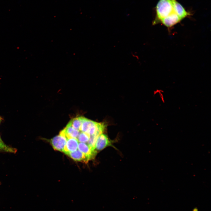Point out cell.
Instances as JSON below:
<instances>
[{"instance_id":"1","label":"cell","mask_w":211,"mask_h":211,"mask_svg":"<svg viewBox=\"0 0 211 211\" xmlns=\"http://www.w3.org/2000/svg\"><path fill=\"white\" fill-rule=\"evenodd\" d=\"M173 0H159L156 7V16L154 24L160 23L163 18L173 13Z\"/></svg>"},{"instance_id":"2","label":"cell","mask_w":211,"mask_h":211,"mask_svg":"<svg viewBox=\"0 0 211 211\" xmlns=\"http://www.w3.org/2000/svg\"><path fill=\"white\" fill-rule=\"evenodd\" d=\"M67 140L66 138L64 135L59 133V135L51 139L50 142L55 150L63 152Z\"/></svg>"},{"instance_id":"3","label":"cell","mask_w":211,"mask_h":211,"mask_svg":"<svg viewBox=\"0 0 211 211\" xmlns=\"http://www.w3.org/2000/svg\"><path fill=\"white\" fill-rule=\"evenodd\" d=\"M111 144L107 136L102 133L97 138L95 149L97 152L102 150L106 147L111 145Z\"/></svg>"},{"instance_id":"4","label":"cell","mask_w":211,"mask_h":211,"mask_svg":"<svg viewBox=\"0 0 211 211\" xmlns=\"http://www.w3.org/2000/svg\"><path fill=\"white\" fill-rule=\"evenodd\" d=\"M181 19L175 13H172L162 19L160 23L168 28H170L180 22Z\"/></svg>"},{"instance_id":"5","label":"cell","mask_w":211,"mask_h":211,"mask_svg":"<svg viewBox=\"0 0 211 211\" xmlns=\"http://www.w3.org/2000/svg\"><path fill=\"white\" fill-rule=\"evenodd\" d=\"M78 148L79 150L88 157L89 160L95 157L97 152L95 150L90 147L88 144L84 143H79Z\"/></svg>"},{"instance_id":"6","label":"cell","mask_w":211,"mask_h":211,"mask_svg":"<svg viewBox=\"0 0 211 211\" xmlns=\"http://www.w3.org/2000/svg\"><path fill=\"white\" fill-rule=\"evenodd\" d=\"M79 141L77 138H71L67 139L63 152L66 154L77 150Z\"/></svg>"},{"instance_id":"7","label":"cell","mask_w":211,"mask_h":211,"mask_svg":"<svg viewBox=\"0 0 211 211\" xmlns=\"http://www.w3.org/2000/svg\"><path fill=\"white\" fill-rule=\"evenodd\" d=\"M173 3L174 11L181 20L190 15V13L186 11L183 7L176 0H173Z\"/></svg>"},{"instance_id":"8","label":"cell","mask_w":211,"mask_h":211,"mask_svg":"<svg viewBox=\"0 0 211 211\" xmlns=\"http://www.w3.org/2000/svg\"><path fill=\"white\" fill-rule=\"evenodd\" d=\"M80 133V131L67 124L66 127L60 132V133L63 135L67 139L71 138H77Z\"/></svg>"},{"instance_id":"9","label":"cell","mask_w":211,"mask_h":211,"mask_svg":"<svg viewBox=\"0 0 211 211\" xmlns=\"http://www.w3.org/2000/svg\"><path fill=\"white\" fill-rule=\"evenodd\" d=\"M67 155L76 161L86 163L89 160L88 157L79 150L69 153Z\"/></svg>"},{"instance_id":"10","label":"cell","mask_w":211,"mask_h":211,"mask_svg":"<svg viewBox=\"0 0 211 211\" xmlns=\"http://www.w3.org/2000/svg\"><path fill=\"white\" fill-rule=\"evenodd\" d=\"M17 149L6 144L2 139L0 135V153L6 152L16 154Z\"/></svg>"},{"instance_id":"11","label":"cell","mask_w":211,"mask_h":211,"mask_svg":"<svg viewBox=\"0 0 211 211\" xmlns=\"http://www.w3.org/2000/svg\"><path fill=\"white\" fill-rule=\"evenodd\" d=\"M83 117L82 116H79L73 118L71 120L68 124L80 131Z\"/></svg>"},{"instance_id":"12","label":"cell","mask_w":211,"mask_h":211,"mask_svg":"<svg viewBox=\"0 0 211 211\" xmlns=\"http://www.w3.org/2000/svg\"><path fill=\"white\" fill-rule=\"evenodd\" d=\"M94 122V121L83 117L80 131L87 133L89 128Z\"/></svg>"},{"instance_id":"13","label":"cell","mask_w":211,"mask_h":211,"mask_svg":"<svg viewBox=\"0 0 211 211\" xmlns=\"http://www.w3.org/2000/svg\"><path fill=\"white\" fill-rule=\"evenodd\" d=\"M90 135L88 134L81 132L80 133L77 137V139L80 142H88L90 138Z\"/></svg>"},{"instance_id":"14","label":"cell","mask_w":211,"mask_h":211,"mask_svg":"<svg viewBox=\"0 0 211 211\" xmlns=\"http://www.w3.org/2000/svg\"><path fill=\"white\" fill-rule=\"evenodd\" d=\"M2 120V118L1 117H0V123H1Z\"/></svg>"},{"instance_id":"15","label":"cell","mask_w":211,"mask_h":211,"mask_svg":"<svg viewBox=\"0 0 211 211\" xmlns=\"http://www.w3.org/2000/svg\"><path fill=\"white\" fill-rule=\"evenodd\" d=\"M193 211H197L196 209H195Z\"/></svg>"},{"instance_id":"16","label":"cell","mask_w":211,"mask_h":211,"mask_svg":"<svg viewBox=\"0 0 211 211\" xmlns=\"http://www.w3.org/2000/svg\"><path fill=\"white\" fill-rule=\"evenodd\" d=\"M1 182H0V185H1Z\"/></svg>"}]
</instances>
